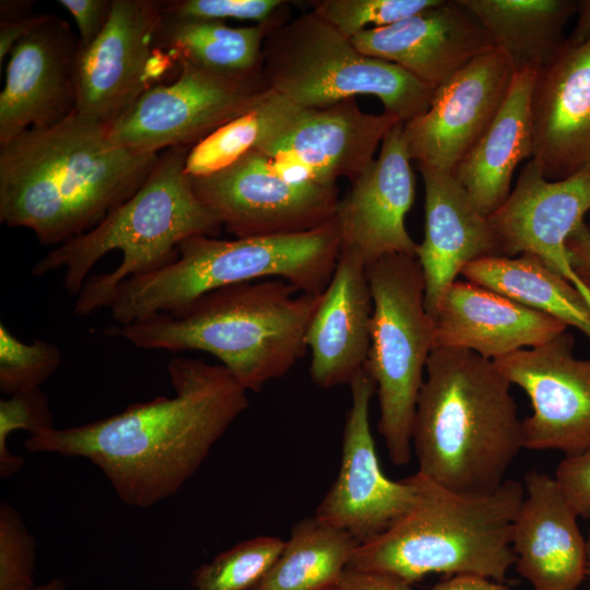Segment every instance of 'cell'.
Here are the masks:
<instances>
[{"mask_svg": "<svg viewBox=\"0 0 590 590\" xmlns=\"http://www.w3.org/2000/svg\"><path fill=\"white\" fill-rule=\"evenodd\" d=\"M167 373L175 396L31 435L30 452L85 458L128 506L149 508L175 495L247 409V391L222 365L174 357Z\"/></svg>", "mask_w": 590, "mask_h": 590, "instance_id": "1", "label": "cell"}, {"mask_svg": "<svg viewBox=\"0 0 590 590\" xmlns=\"http://www.w3.org/2000/svg\"><path fill=\"white\" fill-rule=\"evenodd\" d=\"M160 154L118 145L107 123L74 109L0 145V222L61 245L131 198Z\"/></svg>", "mask_w": 590, "mask_h": 590, "instance_id": "2", "label": "cell"}, {"mask_svg": "<svg viewBox=\"0 0 590 590\" xmlns=\"http://www.w3.org/2000/svg\"><path fill=\"white\" fill-rule=\"evenodd\" d=\"M190 148L161 152L140 189L99 224L49 251L32 268L43 276L63 269V287L76 296L73 314L108 307L117 286L154 273L178 258L179 245L216 235L222 224L197 197L185 170Z\"/></svg>", "mask_w": 590, "mask_h": 590, "instance_id": "3", "label": "cell"}, {"mask_svg": "<svg viewBox=\"0 0 590 590\" xmlns=\"http://www.w3.org/2000/svg\"><path fill=\"white\" fill-rule=\"evenodd\" d=\"M413 423L416 472L458 493L495 491L523 449L511 384L494 362L433 347Z\"/></svg>", "mask_w": 590, "mask_h": 590, "instance_id": "4", "label": "cell"}, {"mask_svg": "<svg viewBox=\"0 0 590 590\" xmlns=\"http://www.w3.org/2000/svg\"><path fill=\"white\" fill-rule=\"evenodd\" d=\"M320 295L283 280L239 283L204 294L177 315L155 314L103 332L144 350L210 353L246 391L257 392L305 355Z\"/></svg>", "mask_w": 590, "mask_h": 590, "instance_id": "5", "label": "cell"}, {"mask_svg": "<svg viewBox=\"0 0 590 590\" xmlns=\"http://www.w3.org/2000/svg\"><path fill=\"white\" fill-rule=\"evenodd\" d=\"M414 506L386 531L358 544L347 568L393 575L413 583L429 574L477 575L503 581L515 555L512 528L524 486L507 479L495 491L465 494L418 472Z\"/></svg>", "mask_w": 590, "mask_h": 590, "instance_id": "6", "label": "cell"}, {"mask_svg": "<svg viewBox=\"0 0 590 590\" xmlns=\"http://www.w3.org/2000/svg\"><path fill=\"white\" fill-rule=\"evenodd\" d=\"M340 253L335 216L300 233L232 240L194 236L179 245L173 263L121 282L108 308L118 324H128L155 314L177 315L209 292L264 278H280L299 293L318 295Z\"/></svg>", "mask_w": 590, "mask_h": 590, "instance_id": "7", "label": "cell"}, {"mask_svg": "<svg viewBox=\"0 0 590 590\" xmlns=\"http://www.w3.org/2000/svg\"><path fill=\"white\" fill-rule=\"evenodd\" d=\"M262 76L269 90L302 108L374 95L403 122L423 114L434 92L399 66L362 54L312 12L269 31Z\"/></svg>", "mask_w": 590, "mask_h": 590, "instance_id": "8", "label": "cell"}, {"mask_svg": "<svg viewBox=\"0 0 590 590\" xmlns=\"http://www.w3.org/2000/svg\"><path fill=\"white\" fill-rule=\"evenodd\" d=\"M373 298L365 370L376 385L378 432L394 465L412 458L417 399L434 344L435 321L415 256L389 255L366 267Z\"/></svg>", "mask_w": 590, "mask_h": 590, "instance_id": "9", "label": "cell"}, {"mask_svg": "<svg viewBox=\"0 0 590 590\" xmlns=\"http://www.w3.org/2000/svg\"><path fill=\"white\" fill-rule=\"evenodd\" d=\"M178 67L173 82L150 87L108 125L115 143L152 152L192 148L252 108L269 90L262 72L226 74L187 60H179Z\"/></svg>", "mask_w": 590, "mask_h": 590, "instance_id": "10", "label": "cell"}, {"mask_svg": "<svg viewBox=\"0 0 590 590\" xmlns=\"http://www.w3.org/2000/svg\"><path fill=\"white\" fill-rule=\"evenodd\" d=\"M191 180L200 201L236 238L317 228L334 219L340 201L337 185L290 178L258 151Z\"/></svg>", "mask_w": 590, "mask_h": 590, "instance_id": "11", "label": "cell"}, {"mask_svg": "<svg viewBox=\"0 0 590 590\" xmlns=\"http://www.w3.org/2000/svg\"><path fill=\"white\" fill-rule=\"evenodd\" d=\"M163 1L113 0L108 22L74 68L75 109L110 125L176 62L154 47ZM177 64V63H176Z\"/></svg>", "mask_w": 590, "mask_h": 590, "instance_id": "12", "label": "cell"}, {"mask_svg": "<svg viewBox=\"0 0 590 590\" xmlns=\"http://www.w3.org/2000/svg\"><path fill=\"white\" fill-rule=\"evenodd\" d=\"M339 474L318 505L315 517L353 536L358 544L386 531L416 503L418 488L410 475L393 481L379 464L369 424L376 385L365 368L350 381Z\"/></svg>", "mask_w": 590, "mask_h": 590, "instance_id": "13", "label": "cell"}, {"mask_svg": "<svg viewBox=\"0 0 590 590\" xmlns=\"http://www.w3.org/2000/svg\"><path fill=\"white\" fill-rule=\"evenodd\" d=\"M574 345L566 331L493 361L531 402L532 413L522 420L526 449L565 456L590 449V359L575 357Z\"/></svg>", "mask_w": 590, "mask_h": 590, "instance_id": "14", "label": "cell"}, {"mask_svg": "<svg viewBox=\"0 0 590 590\" xmlns=\"http://www.w3.org/2000/svg\"><path fill=\"white\" fill-rule=\"evenodd\" d=\"M515 73L507 54L494 48L436 87L428 108L403 122L411 160L452 174L498 113Z\"/></svg>", "mask_w": 590, "mask_h": 590, "instance_id": "15", "label": "cell"}, {"mask_svg": "<svg viewBox=\"0 0 590 590\" xmlns=\"http://www.w3.org/2000/svg\"><path fill=\"white\" fill-rule=\"evenodd\" d=\"M400 121L385 110L366 114L354 98L324 108L299 107L256 151L293 179L337 185L339 178L346 177L354 182L375 160L385 135Z\"/></svg>", "mask_w": 590, "mask_h": 590, "instance_id": "16", "label": "cell"}, {"mask_svg": "<svg viewBox=\"0 0 590 590\" xmlns=\"http://www.w3.org/2000/svg\"><path fill=\"white\" fill-rule=\"evenodd\" d=\"M590 210V164L566 178L547 179L531 158L506 201L487 219L503 255L531 253L569 281L590 305V290L574 272L567 240Z\"/></svg>", "mask_w": 590, "mask_h": 590, "instance_id": "17", "label": "cell"}, {"mask_svg": "<svg viewBox=\"0 0 590 590\" xmlns=\"http://www.w3.org/2000/svg\"><path fill=\"white\" fill-rule=\"evenodd\" d=\"M79 37L62 19H46L12 48L0 93V145L67 118L76 106Z\"/></svg>", "mask_w": 590, "mask_h": 590, "instance_id": "18", "label": "cell"}, {"mask_svg": "<svg viewBox=\"0 0 590 590\" xmlns=\"http://www.w3.org/2000/svg\"><path fill=\"white\" fill-rule=\"evenodd\" d=\"M380 145L377 158L352 182L335 211L341 250L354 252L366 266L389 255L415 256L417 248L405 227L415 184L402 121Z\"/></svg>", "mask_w": 590, "mask_h": 590, "instance_id": "19", "label": "cell"}, {"mask_svg": "<svg viewBox=\"0 0 590 590\" xmlns=\"http://www.w3.org/2000/svg\"><path fill=\"white\" fill-rule=\"evenodd\" d=\"M362 54L392 62L435 90L474 58L494 49L477 20L459 0L350 38Z\"/></svg>", "mask_w": 590, "mask_h": 590, "instance_id": "20", "label": "cell"}, {"mask_svg": "<svg viewBox=\"0 0 590 590\" xmlns=\"http://www.w3.org/2000/svg\"><path fill=\"white\" fill-rule=\"evenodd\" d=\"M532 160L550 180L590 164V37L539 72L531 102Z\"/></svg>", "mask_w": 590, "mask_h": 590, "instance_id": "21", "label": "cell"}, {"mask_svg": "<svg viewBox=\"0 0 590 590\" xmlns=\"http://www.w3.org/2000/svg\"><path fill=\"white\" fill-rule=\"evenodd\" d=\"M425 192V232L415 258L425 284V307L435 318L457 276L473 261L504 256L488 219L451 173L418 166Z\"/></svg>", "mask_w": 590, "mask_h": 590, "instance_id": "22", "label": "cell"}, {"mask_svg": "<svg viewBox=\"0 0 590 590\" xmlns=\"http://www.w3.org/2000/svg\"><path fill=\"white\" fill-rule=\"evenodd\" d=\"M523 486L511 539L517 571L533 590H578L588 547L577 514L554 477L530 471Z\"/></svg>", "mask_w": 590, "mask_h": 590, "instance_id": "23", "label": "cell"}, {"mask_svg": "<svg viewBox=\"0 0 590 590\" xmlns=\"http://www.w3.org/2000/svg\"><path fill=\"white\" fill-rule=\"evenodd\" d=\"M433 347L463 349L494 361L567 331L563 321L470 281H456L434 318Z\"/></svg>", "mask_w": 590, "mask_h": 590, "instance_id": "24", "label": "cell"}, {"mask_svg": "<svg viewBox=\"0 0 590 590\" xmlns=\"http://www.w3.org/2000/svg\"><path fill=\"white\" fill-rule=\"evenodd\" d=\"M366 267L354 252L341 250L307 327L309 374L320 388L350 384L366 363L373 317Z\"/></svg>", "mask_w": 590, "mask_h": 590, "instance_id": "25", "label": "cell"}, {"mask_svg": "<svg viewBox=\"0 0 590 590\" xmlns=\"http://www.w3.org/2000/svg\"><path fill=\"white\" fill-rule=\"evenodd\" d=\"M538 74L531 69L516 71L493 121L452 172L486 216L510 194L517 165L532 157L531 102Z\"/></svg>", "mask_w": 590, "mask_h": 590, "instance_id": "26", "label": "cell"}, {"mask_svg": "<svg viewBox=\"0 0 590 590\" xmlns=\"http://www.w3.org/2000/svg\"><path fill=\"white\" fill-rule=\"evenodd\" d=\"M503 50L516 71H542L564 48L573 0H459Z\"/></svg>", "mask_w": 590, "mask_h": 590, "instance_id": "27", "label": "cell"}, {"mask_svg": "<svg viewBox=\"0 0 590 590\" xmlns=\"http://www.w3.org/2000/svg\"><path fill=\"white\" fill-rule=\"evenodd\" d=\"M467 281L573 326L590 339V305L564 276L531 253L477 259L461 273Z\"/></svg>", "mask_w": 590, "mask_h": 590, "instance_id": "28", "label": "cell"}, {"mask_svg": "<svg viewBox=\"0 0 590 590\" xmlns=\"http://www.w3.org/2000/svg\"><path fill=\"white\" fill-rule=\"evenodd\" d=\"M281 22L231 27L223 21L178 17L163 12L154 47L176 63L187 60L211 71L252 75L262 72V48Z\"/></svg>", "mask_w": 590, "mask_h": 590, "instance_id": "29", "label": "cell"}, {"mask_svg": "<svg viewBox=\"0 0 590 590\" xmlns=\"http://www.w3.org/2000/svg\"><path fill=\"white\" fill-rule=\"evenodd\" d=\"M358 542L315 516L296 523L275 563L252 590H335Z\"/></svg>", "mask_w": 590, "mask_h": 590, "instance_id": "30", "label": "cell"}, {"mask_svg": "<svg viewBox=\"0 0 590 590\" xmlns=\"http://www.w3.org/2000/svg\"><path fill=\"white\" fill-rule=\"evenodd\" d=\"M298 108L281 94L268 90L252 108L189 149L187 175L204 177L228 167L278 133Z\"/></svg>", "mask_w": 590, "mask_h": 590, "instance_id": "31", "label": "cell"}, {"mask_svg": "<svg viewBox=\"0 0 590 590\" xmlns=\"http://www.w3.org/2000/svg\"><path fill=\"white\" fill-rule=\"evenodd\" d=\"M285 541L260 535L241 541L193 570L194 590H252L283 551Z\"/></svg>", "mask_w": 590, "mask_h": 590, "instance_id": "32", "label": "cell"}, {"mask_svg": "<svg viewBox=\"0 0 590 590\" xmlns=\"http://www.w3.org/2000/svg\"><path fill=\"white\" fill-rule=\"evenodd\" d=\"M61 359L56 344L42 339L22 342L0 323V390L4 394L38 389L59 368Z\"/></svg>", "mask_w": 590, "mask_h": 590, "instance_id": "33", "label": "cell"}, {"mask_svg": "<svg viewBox=\"0 0 590 590\" xmlns=\"http://www.w3.org/2000/svg\"><path fill=\"white\" fill-rule=\"evenodd\" d=\"M441 0H318L312 13L347 38L393 24L439 4Z\"/></svg>", "mask_w": 590, "mask_h": 590, "instance_id": "34", "label": "cell"}, {"mask_svg": "<svg viewBox=\"0 0 590 590\" xmlns=\"http://www.w3.org/2000/svg\"><path fill=\"white\" fill-rule=\"evenodd\" d=\"M36 541L21 514L8 502L0 503V590L35 587Z\"/></svg>", "mask_w": 590, "mask_h": 590, "instance_id": "35", "label": "cell"}, {"mask_svg": "<svg viewBox=\"0 0 590 590\" xmlns=\"http://www.w3.org/2000/svg\"><path fill=\"white\" fill-rule=\"evenodd\" d=\"M52 427L49 399L40 388L1 399L0 477H9L24 465V458L12 453L8 448V438L13 432L24 429L36 435Z\"/></svg>", "mask_w": 590, "mask_h": 590, "instance_id": "36", "label": "cell"}, {"mask_svg": "<svg viewBox=\"0 0 590 590\" xmlns=\"http://www.w3.org/2000/svg\"><path fill=\"white\" fill-rule=\"evenodd\" d=\"M283 0H168L165 14L178 17L256 21L258 24L281 22L279 15L287 5Z\"/></svg>", "mask_w": 590, "mask_h": 590, "instance_id": "37", "label": "cell"}, {"mask_svg": "<svg viewBox=\"0 0 590 590\" xmlns=\"http://www.w3.org/2000/svg\"><path fill=\"white\" fill-rule=\"evenodd\" d=\"M554 479L577 516L590 519V449L565 456Z\"/></svg>", "mask_w": 590, "mask_h": 590, "instance_id": "38", "label": "cell"}, {"mask_svg": "<svg viewBox=\"0 0 590 590\" xmlns=\"http://www.w3.org/2000/svg\"><path fill=\"white\" fill-rule=\"evenodd\" d=\"M73 16L80 47L90 46L102 33L110 16L113 0H59Z\"/></svg>", "mask_w": 590, "mask_h": 590, "instance_id": "39", "label": "cell"}, {"mask_svg": "<svg viewBox=\"0 0 590 590\" xmlns=\"http://www.w3.org/2000/svg\"><path fill=\"white\" fill-rule=\"evenodd\" d=\"M335 590H412L411 585L390 574L345 568Z\"/></svg>", "mask_w": 590, "mask_h": 590, "instance_id": "40", "label": "cell"}, {"mask_svg": "<svg viewBox=\"0 0 590 590\" xmlns=\"http://www.w3.org/2000/svg\"><path fill=\"white\" fill-rule=\"evenodd\" d=\"M47 14H25L22 16L0 20V68L15 44L33 28L40 24Z\"/></svg>", "mask_w": 590, "mask_h": 590, "instance_id": "41", "label": "cell"}, {"mask_svg": "<svg viewBox=\"0 0 590 590\" xmlns=\"http://www.w3.org/2000/svg\"><path fill=\"white\" fill-rule=\"evenodd\" d=\"M570 266L578 278L590 279V228L583 225L567 240Z\"/></svg>", "mask_w": 590, "mask_h": 590, "instance_id": "42", "label": "cell"}, {"mask_svg": "<svg viewBox=\"0 0 590 590\" xmlns=\"http://www.w3.org/2000/svg\"><path fill=\"white\" fill-rule=\"evenodd\" d=\"M430 590H510L491 578L477 575H457L437 583Z\"/></svg>", "mask_w": 590, "mask_h": 590, "instance_id": "43", "label": "cell"}, {"mask_svg": "<svg viewBox=\"0 0 590 590\" xmlns=\"http://www.w3.org/2000/svg\"><path fill=\"white\" fill-rule=\"evenodd\" d=\"M578 21L567 42L577 45L586 42L590 37V0L578 1Z\"/></svg>", "mask_w": 590, "mask_h": 590, "instance_id": "44", "label": "cell"}, {"mask_svg": "<svg viewBox=\"0 0 590 590\" xmlns=\"http://www.w3.org/2000/svg\"><path fill=\"white\" fill-rule=\"evenodd\" d=\"M66 582L62 578L55 577L42 585L35 586L30 590H66Z\"/></svg>", "mask_w": 590, "mask_h": 590, "instance_id": "45", "label": "cell"}, {"mask_svg": "<svg viewBox=\"0 0 590 590\" xmlns=\"http://www.w3.org/2000/svg\"><path fill=\"white\" fill-rule=\"evenodd\" d=\"M587 547H588L587 577H589V580H590V530L587 538Z\"/></svg>", "mask_w": 590, "mask_h": 590, "instance_id": "46", "label": "cell"}, {"mask_svg": "<svg viewBox=\"0 0 590 590\" xmlns=\"http://www.w3.org/2000/svg\"><path fill=\"white\" fill-rule=\"evenodd\" d=\"M582 282H583V283L586 284V286L590 290V279L583 280Z\"/></svg>", "mask_w": 590, "mask_h": 590, "instance_id": "47", "label": "cell"}]
</instances>
